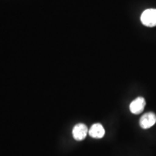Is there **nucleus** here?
Wrapping results in <instances>:
<instances>
[{
	"label": "nucleus",
	"mask_w": 156,
	"mask_h": 156,
	"mask_svg": "<svg viewBox=\"0 0 156 156\" xmlns=\"http://www.w3.org/2000/svg\"><path fill=\"white\" fill-rule=\"evenodd\" d=\"M140 20L142 24L147 27L156 26V9H147L142 13Z\"/></svg>",
	"instance_id": "obj_1"
},
{
	"label": "nucleus",
	"mask_w": 156,
	"mask_h": 156,
	"mask_svg": "<svg viewBox=\"0 0 156 156\" xmlns=\"http://www.w3.org/2000/svg\"><path fill=\"white\" fill-rule=\"evenodd\" d=\"M156 123V114L153 112H147L142 115L140 119V126L142 129H147Z\"/></svg>",
	"instance_id": "obj_2"
},
{
	"label": "nucleus",
	"mask_w": 156,
	"mask_h": 156,
	"mask_svg": "<svg viewBox=\"0 0 156 156\" xmlns=\"http://www.w3.org/2000/svg\"><path fill=\"white\" fill-rule=\"evenodd\" d=\"M145 99L142 97H137L130 103L129 110L133 114H140L145 109Z\"/></svg>",
	"instance_id": "obj_3"
},
{
	"label": "nucleus",
	"mask_w": 156,
	"mask_h": 156,
	"mask_svg": "<svg viewBox=\"0 0 156 156\" xmlns=\"http://www.w3.org/2000/svg\"><path fill=\"white\" fill-rule=\"evenodd\" d=\"M88 129L87 126L83 123L76 124L73 129V136L77 141H82L86 137Z\"/></svg>",
	"instance_id": "obj_4"
},
{
	"label": "nucleus",
	"mask_w": 156,
	"mask_h": 156,
	"mask_svg": "<svg viewBox=\"0 0 156 156\" xmlns=\"http://www.w3.org/2000/svg\"><path fill=\"white\" fill-rule=\"evenodd\" d=\"M89 135L95 139H101L105 135V129L102 124L96 123L93 124L88 131Z\"/></svg>",
	"instance_id": "obj_5"
}]
</instances>
